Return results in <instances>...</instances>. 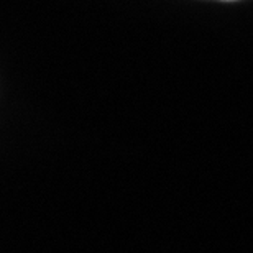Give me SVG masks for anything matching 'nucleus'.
I'll use <instances>...</instances> for the list:
<instances>
[{"instance_id":"f257e3e1","label":"nucleus","mask_w":253,"mask_h":253,"mask_svg":"<svg viewBox=\"0 0 253 253\" xmlns=\"http://www.w3.org/2000/svg\"><path fill=\"white\" fill-rule=\"evenodd\" d=\"M220 2H237V0H220Z\"/></svg>"}]
</instances>
